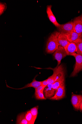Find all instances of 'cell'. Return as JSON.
I'll return each instance as SVG.
<instances>
[{
    "label": "cell",
    "instance_id": "25",
    "mask_svg": "<svg viewBox=\"0 0 82 124\" xmlns=\"http://www.w3.org/2000/svg\"></svg>",
    "mask_w": 82,
    "mask_h": 124
},
{
    "label": "cell",
    "instance_id": "2",
    "mask_svg": "<svg viewBox=\"0 0 82 124\" xmlns=\"http://www.w3.org/2000/svg\"><path fill=\"white\" fill-rule=\"evenodd\" d=\"M52 70L53 71V75L47 79L49 84H52L58 79L65 75L64 70L62 64Z\"/></svg>",
    "mask_w": 82,
    "mask_h": 124
},
{
    "label": "cell",
    "instance_id": "20",
    "mask_svg": "<svg viewBox=\"0 0 82 124\" xmlns=\"http://www.w3.org/2000/svg\"><path fill=\"white\" fill-rule=\"evenodd\" d=\"M38 106H36L32 108L30 110L32 115L36 119L37 117L38 114Z\"/></svg>",
    "mask_w": 82,
    "mask_h": 124
},
{
    "label": "cell",
    "instance_id": "21",
    "mask_svg": "<svg viewBox=\"0 0 82 124\" xmlns=\"http://www.w3.org/2000/svg\"><path fill=\"white\" fill-rule=\"evenodd\" d=\"M6 4L5 3H0V15L1 16L6 10Z\"/></svg>",
    "mask_w": 82,
    "mask_h": 124
},
{
    "label": "cell",
    "instance_id": "18",
    "mask_svg": "<svg viewBox=\"0 0 82 124\" xmlns=\"http://www.w3.org/2000/svg\"><path fill=\"white\" fill-rule=\"evenodd\" d=\"M25 117L30 124H34L36 119L32 114L30 110L26 112Z\"/></svg>",
    "mask_w": 82,
    "mask_h": 124
},
{
    "label": "cell",
    "instance_id": "17",
    "mask_svg": "<svg viewBox=\"0 0 82 124\" xmlns=\"http://www.w3.org/2000/svg\"><path fill=\"white\" fill-rule=\"evenodd\" d=\"M73 43H75L77 46V54H81L82 56V35Z\"/></svg>",
    "mask_w": 82,
    "mask_h": 124
},
{
    "label": "cell",
    "instance_id": "12",
    "mask_svg": "<svg viewBox=\"0 0 82 124\" xmlns=\"http://www.w3.org/2000/svg\"><path fill=\"white\" fill-rule=\"evenodd\" d=\"M37 76L35 77L33 79L31 83L25 85L23 87L15 89L14 88H11L9 86L6 84L7 87H8L11 88L16 89H24L29 87H32L35 89L38 88V87L42 85L41 81H38L36 80V77Z\"/></svg>",
    "mask_w": 82,
    "mask_h": 124
},
{
    "label": "cell",
    "instance_id": "13",
    "mask_svg": "<svg viewBox=\"0 0 82 124\" xmlns=\"http://www.w3.org/2000/svg\"><path fill=\"white\" fill-rule=\"evenodd\" d=\"M65 34L67 39L70 43L74 42L82 36L73 31L66 34Z\"/></svg>",
    "mask_w": 82,
    "mask_h": 124
},
{
    "label": "cell",
    "instance_id": "9",
    "mask_svg": "<svg viewBox=\"0 0 82 124\" xmlns=\"http://www.w3.org/2000/svg\"><path fill=\"white\" fill-rule=\"evenodd\" d=\"M52 6L48 5L46 7V12L48 17L52 23L57 28L59 27L61 24L57 22L56 18L53 14L51 10Z\"/></svg>",
    "mask_w": 82,
    "mask_h": 124
},
{
    "label": "cell",
    "instance_id": "15",
    "mask_svg": "<svg viewBox=\"0 0 82 124\" xmlns=\"http://www.w3.org/2000/svg\"><path fill=\"white\" fill-rule=\"evenodd\" d=\"M26 112L19 114L17 118L16 124H30L25 117Z\"/></svg>",
    "mask_w": 82,
    "mask_h": 124
},
{
    "label": "cell",
    "instance_id": "23",
    "mask_svg": "<svg viewBox=\"0 0 82 124\" xmlns=\"http://www.w3.org/2000/svg\"><path fill=\"white\" fill-rule=\"evenodd\" d=\"M41 83L42 85L45 86H47L49 84L47 79L44 81H41Z\"/></svg>",
    "mask_w": 82,
    "mask_h": 124
},
{
    "label": "cell",
    "instance_id": "5",
    "mask_svg": "<svg viewBox=\"0 0 82 124\" xmlns=\"http://www.w3.org/2000/svg\"><path fill=\"white\" fill-rule=\"evenodd\" d=\"M73 24V31L82 35V13L80 16L74 18Z\"/></svg>",
    "mask_w": 82,
    "mask_h": 124
},
{
    "label": "cell",
    "instance_id": "16",
    "mask_svg": "<svg viewBox=\"0 0 82 124\" xmlns=\"http://www.w3.org/2000/svg\"><path fill=\"white\" fill-rule=\"evenodd\" d=\"M65 77L64 76L57 80L54 83L52 84V87L55 91L58 87L65 84Z\"/></svg>",
    "mask_w": 82,
    "mask_h": 124
},
{
    "label": "cell",
    "instance_id": "14",
    "mask_svg": "<svg viewBox=\"0 0 82 124\" xmlns=\"http://www.w3.org/2000/svg\"><path fill=\"white\" fill-rule=\"evenodd\" d=\"M50 86L45 88L44 90V95L46 99L50 98L53 96L55 95V90L52 87V84H50Z\"/></svg>",
    "mask_w": 82,
    "mask_h": 124
},
{
    "label": "cell",
    "instance_id": "22",
    "mask_svg": "<svg viewBox=\"0 0 82 124\" xmlns=\"http://www.w3.org/2000/svg\"><path fill=\"white\" fill-rule=\"evenodd\" d=\"M46 86L42 85L38 88L35 89V90L37 91H44V89Z\"/></svg>",
    "mask_w": 82,
    "mask_h": 124
},
{
    "label": "cell",
    "instance_id": "1",
    "mask_svg": "<svg viewBox=\"0 0 82 124\" xmlns=\"http://www.w3.org/2000/svg\"><path fill=\"white\" fill-rule=\"evenodd\" d=\"M60 33L59 32L55 31L51 33L47 42L45 49L46 53L52 54L58 48L57 39Z\"/></svg>",
    "mask_w": 82,
    "mask_h": 124
},
{
    "label": "cell",
    "instance_id": "8",
    "mask_svg": "<svg viewBox=\"0 0 82 124\" xmlns=\"http://www.w3.org/2000/svg\"><path fill=\"white\" fill-rule=\"evenodd\" d=\"M71 102L74 108L76 110H78L82 102V95L72 94Z\"/></svg>",
    "mask_w": 82,
    "mask_h": 124
},
{
    "label": "cell",
    "instance_id": "7",
    "mask_svg": "<svg viewBox=\"0 0 82 124\" xmlns=\"http://www.w3.org/2000/svg\"><path fill=\"white\" fill-rule=\"evenodd\" d=\"M65 95V84L58 87L54 95L49 99L52 100H59L64 98Z\"/></svg>",
    "mask_w": 82,
    "mask_h": 124
},
{
    "label": "cell",
    "instance_id": "6",
    "mask_svg": "<svg viewBox=\"0 0 82 124\" xmlns=\"http://www.w3.org/2000/svg\"><path fill=\"white\" fill-rule=\"evenodd\" d=\"M57 30L60 33L65 34L73 31V21H70L66 24H61L60 26L57 28Z\"/></svg>",
    "mask_w": 82,
    "mask_h": 124
},
{
    "label": "cell",
    "instance_id": "10",
    "mask_svg": "<svg viewBox=\"0 0 82 124\" xmlns=\"http://www.w3.org/2000/svg\"><path fill=\"white\" fill-rule=\"evenodd\" d=\"M64 48L67 55L73 56L77 54V48L74 43H70Z\"/></svg>",
    "mask_w": 82,
    "mask_h": 124
},
{
    "label": "cell",
    "instance_id": "3",
    "mask_svg": "<svg viewBox=\"0 0 82 124\" xmlns=\"http://www.w3.org/2000/svg\"><path fill=\"white\" fill-rule=\"evenodd\" d=\"M54 59L56 60L57 64L56 67L59 66L61 63L62 60L67 55L64 48L59 46L58 48L53 53Z\"/></svg>",
    "mask_w": 82,
    "mask_h": 124
},
{
    "label": "cell",
    "instance_id": "24",
    "mask_svg": "<svg viewBox=\"0 0 82 124\" xmlns=\"http://www.w3.org/2000/svg\"><path fill=\"white\" fill-rule=\"evenodd\" d=\"M79 110L82 111V102L80 107Z\"/></svg>",
    "mask_w": 82,
    "mask_h": 124
},
{
    "label": "cell",
    "instance_id": "19",
    "mask_svg": "<svg viewBox=\"0 0 82 124\" xmlns=\"http://www.w3.org/2000/svg\"><path fill=\"white\" fill-rule=\"evenodd\" d=\"M44 91H37L35 90V95L36 98L39 100H45V98L43 93Z\"/></svg>",
    "mask_w": 82,
    "mask_h": 124
},
{
    "label": "cell",
    "instance_id": "11",
    "mask_svg": "<svg viewBox=\"0 0 82 124\" xmlns=\"http://www.w3.org/2000/svg\"><path fill=\"white\" fill-rule=\"evenodd\" d=\"M57 41L59 46L64 48L70 43L67 39L65 34L60 33L58 36Z\"/></svg>",
    "mask_w": 82,
    "mask_h": 124
},
{
    "label": "cell",
    "instance_id": "4",
    "mask_svg": "<svg viewBox=\"0 0 82 124\" xmlns=\"http://www.w3.org/2000/svg\"><path fill=\"white\" fill-rule=\"evenodd\" d=\"M73 56L76 59V63L74 70L70 76L71 77L75 76L82 70V56L76 54Z\"/></svg>",
    "mask_w": 82,
    "mask_h": 124
}]
</instances>
